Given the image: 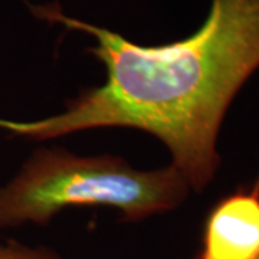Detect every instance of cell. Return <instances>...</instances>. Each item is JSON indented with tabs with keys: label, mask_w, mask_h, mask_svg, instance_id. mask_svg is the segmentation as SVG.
Listing matches in <instances>:
<instances>
[{
	"label": "cell",
	"mask_w": 259,
	"mask_h": 259,
	"mask_svg": "<svg viewBox=\"0 0 259 259\" xmlns=\"http://www.w3.org/2000/svg\"><path fill=\"white\" fill-rule=\"evenodd\" d=\"M0 259H61V256L45 246L30 248L19 242H8L0 243Z\"/></svg>",
	"instance_id": "obj_4"
},
{
	"label": "cell",
	"mask_w": 259,
	"mask_h": 259,
	"mask_svg": "<svg viewBox=\"0 0 259 259\" xmlns=\"http://www.w3.org/2000/svg\"><path fill=\"white\" fill-rule=\"evenodd\" d=\"M259 258V185L228 196L213 207L199 259Z\"/></svg>",
	"instance_id": "obj_3"
},
{
	"label": "cell",
	"mask_w": 259,
	"mask_h": 259,
	"mask_svg": "<svg viewBox=\"0 0 259 259\" xmlns=\"http://www.w3.org/2000/svg\"><path fill=\"white\" fill-rule=\"evenodd\" d=\"M190 186L173 164L141 171L117 156L78 157L39 148L16 176L0 186V231L49 222L69 206H110L137 222L176 209Z\"/></svg>",
	"instance_id": "obj_2"
},
{
	"label": "cell",
	"mask_w": 259,
	"mask_h": 259,
	"mask_svg": "<svg viewBox=\"0 0 259 259\" xmlns=\"http://www.w3.org/2000/svg\"><path fill=\"white\" fill-rule=\"evenodd\" d=\"M29 8L36 18L93 37L90 52L105 66L107 78L58 115L0 118V128L32 140L104 127L141 130L166 144L190 189L199 192L212 182L223 117L259 68V0H210L194 33L151 47L71 18L56 3Z\"/></svg>",
	"instance_id": "obj_1"
},
{
	"label": "cell",
	"mask_w": 259,
	"mask_h": 259,
	"mask_svg": "<svg viewBox=\"0 0 259 259\" xmlns=\"http://www.w3.org/2000/svg\"><path fill=\"white\" fill-rule=\"evenodd\" d=\"M258 259H259V258H258Z\"/></svg>",
	"instance_id": "obj_5"
}]
</instances>
